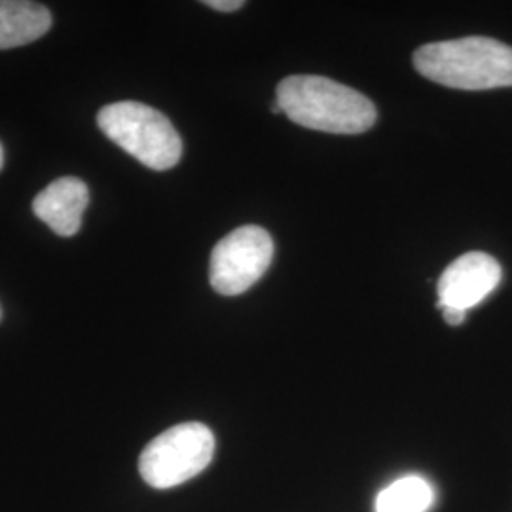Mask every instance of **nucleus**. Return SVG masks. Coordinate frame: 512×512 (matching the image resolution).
<instances>
[{"mask_svg": "<svg viewBox=\"0 0 512 512\" xmlns=\"http://www.w3.org/2000/svg\"><path fill=\"white\" fill-rule=\"evenodd\" d=\"M97 126L114 145L154 171L179 164L183 141L160 110L137 101L112 103L97 114Z\"/></svg>", "mask_w": 512, "mask_h": 512, "instance_id": "7ed1b4c3", "label": "nucleus"}, {"mask_svg": "<svg viewBox=\"0 0 512 512\" xmlns=\"http://www.w3.org/2000/svg\"><path fill=\"white\" fill-rule=\"evenodd\" d=\"M435 490L429 480L408 475L391 482L376 497V512H427L433 505Z\"/></svg>", "mask_w": 512, "mask_h": 512, "instance_id": "1a4fd4ad", "label": "nucleus"}, {"mask_svg": "<svg viewBox=\"0 0 512 512\" xmlns=\"http://www.w3.org/2000/svg\"><path fill=\"white\" fill-rule=\"evenodd\" d=\"M2 164H4V150H2V145H0V169H2Z\"/></svg>", "mask_w": 512, "mask_h": 512, "instance_id": "ddd939ff", "label": "nucleus"}, {"mask_svg": "<svg viewBox=\"0 0 512 512\" xmlns=\"http://www.w3.org/2000/svg\"><path fill=\"white\" fill-rule=\"evenodd\" d=\"M215 435L200 421H186L150 440L139 458L148 486L169 490L200 475L215 458Z\"/></svg>", "mask_w": 512, "mask_h": 512, "instance_id": "20e7f679", "label": "nucleus"}, {"mask_svg": "<svg viewBox=\"0 0 512 512\" xmlns=\"http://www.w3.org/2000/svg\"><path fill=\"white\" fill-rule=\"evenodd\" d=\"M52 27L46 6L27 0H0V50L19 48L44 37Z\"/></svg>", "mask_w": 512, "mask_h": 512, "instance_id": "6e6552de", "label": "nucleus"}, {"mask_svg": "<svg viewBox=\"0 0 512 512\" xmlns=\"http://www.w3.org/2000/svg\"><path fill=\"white\" fill-rule=\"evenodd\" d=\"M272 112H274V114H279V112H283V110H281V107H279V103H277V101H275L274 105H272Z\"/></svg>", "mask_w": 512, "mask_h": 512, "instance_id": "f8f14e48", "label": "nucleus"}, {"mask_svg": "<svg viewBox=\"0 0 512 512\" xmlns=\"http://www.w3.org/2000/svg\"><path fill=\"white\" fill-rule=\"evenodd\" d=\"M425 78L456 90H495L512 86V48L488 37H465L425 44L414 54Z\"/></svg>", "mask_w": 512, "mask_h": 512, "instance_id": "f03ea898", "label": "nucleus"}, {"mask_svg": "<svg viewBox=\"0 0 512 512\" xmlns=\"http://www.w3.org/2000/svg\"><path fill=\"white\" fill-rule=\"evenodd\" d=\"M503 270L494 256L473 251L454 260L439 279L437 308L471 310L501 283Z\"/></svg>", "mask_w": 512, "mask_h": 512, "instance_id": "423d86ee", "label": "nucleus"}, {"mask_svg": "<svg viewBox=\"0 0 512 512\" xmlns=\"http://www.w3.org/2000/svg\"><path fill=\"white\" fill-rule=\"evenodd\" d=\"M274 258L272 236L260 226H241L220 239L211 253L209 281L222 296H238L251 289Z\"/></svg>", "mask_w": 512, "mask_h": 512, "instance_id": "39448f33", "label": "nucleus"}, {"mask_svg": "<svg viewBox=\"0 0 512 512\" xmlns=\"http://www.w3.org/2000/svg\"><path fill=\"white\" fill-rule=\"evenodd\" d=\"M203 4L217 12H236L239 8H243L245 2L243 0H207Z\"/></svg>", "mask_w": 512, "mask_h": 512, "instance_id": "9d476101", "label": "nucleus"}, {"mask_svg": "<svg viewBox=\"0 0 512 512\" xmlns=\"http://www.w3.org/2000/svg\"><path fill=\"white\" fill-rule=\"evenodd\" d=\"M442 315H444V321L452 327H458L463 321H465V315L467 311L456 310V308H442Z\"/></svg>", "mask_w": 512, "mask_h": 512, "instance_id": "9b49d317", "label": "nucleus"}, {"mask_svg": "<svg viewBox=\"0 0 512 512\" xmlns=\"http://www.w3.org/2000/svg\"><path fill=\"white\" fill-rule=\"evenodd\" d=\"M90 205V190L76 177H61L46 186L33 202V213L57 236L78 234L82 217Z\"/></svg>", "mask_w": 512, "mask_h": 512, "instance_id": "0eeeda50", "label": "nucleus"}, {"mask_svg": "<svg viewBox=\"0 0 512 512\" xmlns=\"http://www.w3.org/2000/svg\"><path fill=\"white\" fill-rule=\"evenodd\" d=\"M275 101L294 124L336 135L365 133L378 118L366 95L325 76H289L279 82Z\"/></svg>", "mask_w": 512, "mask_h": 512, "instance_id": "f257e3e1", "label": "nucleus"}]
</instances>
